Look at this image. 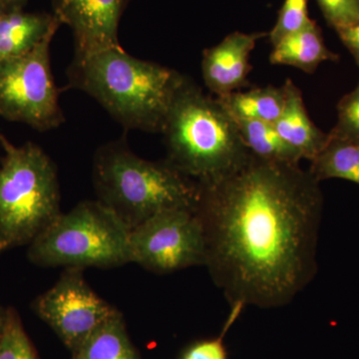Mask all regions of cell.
Returning a JSON list of instances; mask_svg holds the SVG:
<instances>
[{"instance_id": "1", "label": "cell", "mask_w": 359, "mask_h": 359, "mask_svg": "<svg viewBox=\"0 0 359 359\" xmlns=\"http://www.w3.org/2000/svg\"><path fill=\"white\" fill-rule=\"evenodd\" d=\"M197 185L204 266L230 302V323L245 306L294 301L318 271L320 182L299 164L250 152L230 173Z\"/></svg>"}, {"instance_id": "2", "label": "cell", "mask_w": 359, "mask_h": 359, "mask_svg": "<svg viewBox=\"0 0 359 359\" xmlns=\"http://www.w3.org/2000/svg\"><path fill=\"white\" fill-rule=\"evenodd\" d=\"M67 77L70 87L93 97L124 128L162 133L184 75L120 47L75 55Z\"/></svg>"}, {"instance_id": "3", "label": "cell", "mask_w": 359, "mask_h": 359, "mask_svg": "<svg viewBox=\"0 0 359 359\" xmlns=\"http://www.w3.org/2000/svg\"><path fill=\"white\" fill-rule=\"evenodd\" d=\"M162 134L166 159L197 183L230 173L250 154L235 119L218 98L186 76L175 92Z\"/></svg>"}, {"instance_id": "4", "label": "cell", "mask_w": 359, "mask_h": 359, "mask_svg": "<svg viewBox=\"0 0 359 359\" xmlns=\"http://www.w3.org/2000/svg\"><path fill=\"white\" fill-rule=\"evenodd\" d=\"M93 184L99 202L130 230L157 212L195 209L197 182L182 174L167 159L149 161L132 152L125 139L96 151Z\"/></svg>"}, {"instance_id": "5", "label": "cell", "mask_w": 359, "mask_h": 359, "mask_svg": "<svg viewBox=\"0 0 359 359\" xmlns=\"http://www.w3.org/2000/svg\"><path fill=\"white\" fill-rule=\"evenodd\" d=\"M0 255L29 245L62 212L57 168L32 142L14 146L0 133Z\"/></svg>"}, {"instance_id": "6", "label": "cell", "mask_w": 359, "mask_h": 359, "mask_svg": "<svg viewBox=\"0 0 359 359\" xmlns=\"http://www.w3.org/2000/svg\"><path fill=\"white\" fill-rule=\"evenodd\" d=\"M130 231L102 203L83 201L28 245L27 257L42 268H116L131 263Z\"/></svg>"}, {"instance_id": "7", "label": "cell", "mask_w": 359, "mask_h": 359, "mask_svg": "<svg viewBox=\"0 0 359 359\" xmlns=\"http://www.w3.org/2000/svg\"><path fill=\"white\" fill-rule=\"evenodd\" d=\"M56 32L25 55L0 62V116L4 119L42 132L65 122L50 65V43Z\"/></svg>"}, {"instance_id": "8", "label": "cell", "mask_w": 359, "mask_h": 359, "mask_svg": "<svg viewBox=\"0 0 359 359\" xmlns=\"http://www.w3.org/2000/svg\"><path fill=\"white\" fill-rule=\"evenodd\" d=\"M130 261L169 273L205 264L202 224L191 209L165 210L130 231Z\"/></svg>"}, {"instance_id": "9", "label": "cell", "mask_w": 359, "mask_h": 359, "mask_svg": "<svg viewBox=\"0 0 359 359\" xmlns=\"http://www.w3.org/2000/svg\"><path fill=\"white\" fill-rule=\"evenodd\" d=\"M83 269H65L55 285L33 301V311L73 353L118 313L85 280Z\"/></svg>"}, {"instance_id": "10", "label": "cell", "mask_w": 359, "mask_h": 359, "mask_svg": "<svg viewBox=\"0 0 359 359\" xmlns=\"http://www.w3.org/2000/svg\"><path fill=\"white\" fill-rule=\"evenodd\" d=\"M126 0H55L54 16L69 26L75 55L120 48L118 28Z\"/></svg>"}, {"instance_id": "11", "label": "cell", "mask_w": 359, "mask_h": 359, "mask_svg": "<svg viewBox=\"0 0 359 359\" xmlns=\"http://www.w3.org/2000/svg\"><path fill=\"white\" fill-rule=\"evenodd\" d=\"M266 36L269 33L236 32L219 44L205 49L202 74L205 87L217 97H222L250 86V53L257 42Z\"/></svg>"}, {"instance_id": "12", "label": "cell", "mask_w": 359, "mask_h": 359, "mask_svg": "<svg viewBox=\"0 0 359 359\" xmlns=\"http://www.w3.org/2000/svg\"><path fill=\"white\" fill-rule=\"evenodd\" d=\"M282 114L273 126L283 141L311 162L330 140V134L321 131L309 118L301 89L287 78Z\"/></svg>"}, {"instance_id": "13", "label": "cell", "mask_w": 359, "mask_h": 359, "mask_svg": "<svg viewBox=\"0 0 359 359\" xmlns=\"http://www.w3.org/2000/svg\"><path fill=\"white\" fill-rule=\"evenodd\" d=\"M60 22L54 15L9 11L0 21V62L25 55L32 51Z\"/></svg>"}, {"instance_id": "14", "label": "cell", "mask_w": 359, "mask_h": 359, "mask_svg": "<svg viewBox=\"0 0 359 359\" xmlns=\"http://www.w3.org/2000/svg\"><path fill=\"white\" fill-rule=\"evenodd\" d=\"M339 54L330 51L323 40L320 26L314 22L273 46L271 65H287L313 74L323 61H337Z\"/></svg>"}, {"instance_id": "15", "label": "cell", "mask_w": 359, "mask_h": 359, "mask_svg": "<svg viewBox=\"0 0 359 359\" xmlns=\"http://www.w3.org/2000/svg\"><path fill=\"white\" fill-rule=\"evenodd\" d=\"M217 98L233 118L273 124L282 114L285 92L283 85H269L248 91L240 90Z\"/></svg>"}, {"instance_id": "16", "label": "cell", "mask_w": 359, "mask_h": 359, "mask_svg": "<svg viewBox=\"0 0 359 359\" xmlns=\"http://www.w3.org/2000/svg\"><path fill=\"white\" fill-rule=\"evenodd\" d=\"M71 353V359H142L130 339L120 311Z\"/></svg>"}, {"instance_id": "17", "label": "cell", "mask_w": 359, "mask_h": 359, "mask_svg": "<svg viewBox=\"0 0 359 359\" xmlns=\"http://www.w3.org/2000/svg\"><path fill=\"white\" fill-rule=\"evenodd\" d=\"M309 171L320 183L323 180L344 179L359 185V144L330 135L325 147L311 161Z\"/></svg>"}, {"instance_id": "18", "label": "cell", "mask_w": 359, "mask_h": 359, "mask_svg": "<svg viewBox=\"0 0 359 359\" xmlns=\"http://www.w3.org/2000/svg\"><path fill=\"white\" fill-rule=\"evenodd\" d=\"M233 119L243 143L252 154L275 162L299 164L302 160L299 153L283 140L271 123Z\"/></svg>"}, {"instance_id": "19", "label": "cell", "mask_w": 359, "mask_h": 359, "mask_svg": "<svg viewBox=\"0 0 359 359\" xmlns=\"http://www.w3.org/2000/svg\"><path fill=\"white\" fill-rule=\"evenodd\" d=\"M0 359H39L13 308H8L6 327L0 337Z\"/></svg>"}, {"instance_id": "20", "label": "cell", "mask_w": 359, "mask_h": 359, "mask_svg": "<svg viewBox=\"0 0 359 359\" xmlns=\"http://www.w3.org/2000/svg\"><path fill=\"white\" fill-rule=\"evenodd\" d=\"M308 2L309 0H285L276 25L269 33V42L273 46L316 22L309 18Z\"/></svg>"}, {"instance_id": "21", "label": "cell", "mask_w": 359, "mask_h": 359, "mask_svg": "<svg viewBox=\"0 0 359 359\" xmlns=\"http://www.w3.org/2000/svg\"><path fill=\"white\" fill-rule=\"evenodd\" d=\"M334 138L359 144V83L337 104V123L330 132Z\"/></svg>"}, {"instance_id": "22", "label": "cell", "mask_w": 359, "mask_h": 359, "mask_svg": "<svg viewBox=\"0 0 359 359\" xmlns=\"http://www.w3.org/2000/svg\"><path fill=\"white\" fill-rule=\"evenodd\" d=\"M327 25L335 32L359 21V0H316Z\"/></svg>"}, {"instance_id": "23", "label": "cell", "mask_w": 359, "mask_h": 359, "mask_svg": "<svg viewBox=\"0 0 359 359\" xmlns=\"http://www.w3.org/2000/svg\"><path fill=\"white\" fill-rule=\"evenodd\" d=\"M182 359H226L222 339L205 340L194 344Z\"/></svg>"}, {"instance_id": "24", "label": "cell", "mask_w": 359, "mask_h": 359, "mask_svg": "<svg viewBox=\"0 0 359 359\" xmlns=\"http://www.w3.org/2000/svg\"><path fill=\"white\" fill-rule=\"evenodd\" d=\"M337 33L359 66V21L348 27L337 30Z\"/></svg>"}, {"instance_id": "25", "label": "cell", "mask_w": 359, "mask_h": 359, "mask_svg": "<svg viewBox=\"0 0 359 359\" xmlns=\"http://www.w3.org/2000/svg\"><path fill=\"white\" fill-rule=\"evenodd\" d=\"M26 0H0V4H2L7 11H18L22 9L25 6Z\"/></svg>"}, {"instance_id": "26", "label": "cell", "mask_w": 359, "mask_h": 359, "mask_svg": "<svg viewBox=\"0 0 359 359\" xmlns=\"http://www.w3.org/2000/svg\"><path fill=\"white\" fill-rule=\"evenodd\" d=\"M7 314H8V308L0 306V337L4 332V327H6Z\"/></svg>"}, {"instance_id": "27", "label": "cell", "mask_w": 359, "mask_h": 359, "mask_svg": "<svg viewBox=\"0 0 359 359\" xmlns=\"http://www.w3.org/2000/svg\"><path fill=\"white\" fill-rule=\"evenodd\" d=\"M7 13H9V11H7L6 7H4V6H2L1 4H0V21L4 20V16L6 15Z\"/></svg>"}]
</instances>
